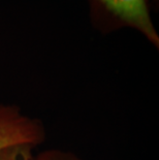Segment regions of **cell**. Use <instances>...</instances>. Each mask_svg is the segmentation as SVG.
<instances>
[{
    "instance_id": "cell-1",
    "label": "cell",
    "mask_w": 159,
    "mask_h": 160,
    "mask_svg": "<svg viewBox=\"0 0 159 160\" xmlns=\"http://www.w3.org/2000/svg\"><path fill=\"white\" fill-rule=\"evenodd\" d=\"M92 26L103 34L133 29L159 48V35L151 16L150 0H87Z\"/></svg>"
},
{
    "instance_id": "cell-2",
    "label": "cell",
    "mask_w": 159,
    "mask_h": 160,
    "mask_svg": "<svg viewBox=\"0 0 159 160\" xmlns=\"http://www.w3.org/2000/svg\"><path fill=\"white\" fill-rule=\"evenodd\" d=\"M45 138L42 121L22 114L16 105L0 104V149L18 145L35 148Z\"/></svg>"
},
{
    "instance_id": "cell-3",
    "label": "cell",
    "mask_w": 159,
    "mask_h": 160,
    "mask_svg": "<svg viewBox=\"0 0 159 160\" xmlns=\"http://www.w3.org/2000/svg\"><path fill=\"white\" fill-rule=\"evenodd\" d=\"M31 160H83L72 153L61 150H46L38 155L32 157Z\"/></svg>"
}]
</instances>
